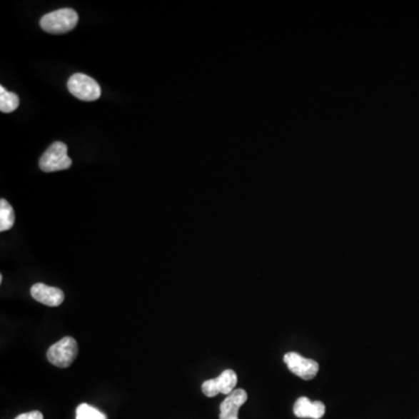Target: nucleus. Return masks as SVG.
I'll use <instances>...</instances> for the list:
<instances>
[{"instance_id":"nucleus-5","label":"nucleus","mask_w":419,"mask_h":419,"mask_svg":"<svg viewBox=\"0 0 419 419\" xmlns=\"http://www.w3.org/2000/svg\"><path fill=\"white\" fill-rule=\"evenodd\" d=\"M237 382V373L232 369H226L218 378L205 381L202 385V390L208 398H215L218 394L230 395L236 390L234 388Z\"/></svg>"},{"instance_id":"nucleus-3","label":"nucleus","mask_w":419,"mask_h":419,"mask_svg":"<svg viewBox=\"0 0 419 419\" xmlns=\"http://www.w3.org/2000/svg\"><path fill=\"white\" fill-rule=\"evenodd\" d=\"M79 354V345L73 337H64L56 344L51 345L47 352V359L59 368H68L73 365Z\"/></svg>"},{"instance_id":"nucleus-10","label":"nucleus","mask_w":419,"mask_h":419,"mask_svg":"<svg viewBox=\"0 0 419 419\" xmlns=\"http://www.w3.org/2000/svg\"><path fill=\"white\" fill-rule=\"evenodd\" d=\"M16 223V213L11 206L10 203L1 199L0 201V231L5 232L14 226Z\"/></svg>"},{"instance_id":"nucleus-12","label":"nucleus","mask_w":419,"mask_h":419,"mask_svg":"<svg viewBox=\"0 0 419 419\" xmlns=\"http://www.w3.org/2000/svg\"><path fill=\"white\" fill-rule=\"evenodd\" d=\"M76 419H108V417L96 408L83 403L76 410Z\"/></svg>"},{"instance_id":"nucleus-13","label":"nucleus","mask_w":419,"mask_h":419,"mask_svg":"<svg viewBox=\"0 0 419 419\" xmlns=\"http://www.w3.org/2000/svg\"><path fill=\"white\" fill-rule=\"evenodd\" d=\"M14 419H44V415L38 410H35V411H31V413H21Z\"/></svg>"},{"instance_id":"nucleus-8","label":"nucleus","mask_w":419,"mask_h":419,"mask_svg":"<svg viewBox=\"0 0 419 419\" xmlns=\"http://www.w3.org/2000/svg\"><path fill=\"white\" fill-rule=\"evenodd\" d=\"M247 398L248 395L243 389H236L232 394L227 395V398L221 404L219 419H239V409L246 403Z\"/></svg>"},{"instance_id":"nucleus-9","label":"nucleus","mask_w":419,"mask_h":419,"mask_svg":"<svg viewBox=\"0 0 419 419\" xmlns=\"http://www.w3.org/2000/svg\"><path fill=\"white\" fill-rule=\"evenodd\" d=\"M293 413L298 418L320 419L325 415V404L320 400L311 402L308 398H300L293 405Z\"/></svg>"},{"instance_id":"nucleus-11","label":"nucleus","mask_w":419,"mask_h":419,"mask_svg":"<svg viewBox=\"0 0 419 419\" xmlns=\"http://www.w3.org/2000/svg\"><path fill=\"white\" fill-rule=\"evenodd\" d=\"M20 99L14 92H9L4 86H0V111L3 113H11L19 108Z\"/></svg>"},{"instance_id":"nucleus-4","label":"nucleus","mask_w":419,"mask_h":419,"mask_svg":"<svg viewBox=\"0 0 419 419\" xmlns=\"http://www.w3.org/2000/svg\"><path fill=\"white\" fill-rule=\"evenodd\" d=\"M68 90L79 101H95L101 98V86L95 79L84 74H74L68 81Z\"/></svg>"},{"instance_id":"nucleus-2","label":"nucleus","mask_w":419,"mask_h":419,"mask_svg":"<svg viewBox=\"0 0 419 419\" xmlns=\"http://www.w3.org/2000/svg\"><path fill=\"white\" fill-rule=\"evenodd\" d=\"M73 164L71 158L68 156V147L64 142L57 141L51 143L49 148L44 151L39 161V166L44 173L66 171Z\"/></svg>"},{"instance_id":"nucleus-6","label":"nucleus","mask_w":419,"mask_h":419,"mask_svg":"<svg viewBox=\"0 0 419 419\" xmlns=\"http://www.w3.org/2000/svg\"><path fill=\"white\" fill-rule=\"evenodd\" d=\"M284 363L291 373L303 380H312L318 374L319 365L317 361L306 359L295 352H289L284 355Z\"/></svg>"},{"instance_id":"nucleus-7","label":"nucleus","mask_w":419,"mask_h":419,"mask_svg":"<svg viewBox=\"0 0 419 419\" xmlns=\"http://www.w3.org/2000/svg\"><path fill=\"white\" fill-rule=\"evenodd\" d=\"M31 295L35 301L47 306H59L64 302V291L47 284H34L31 288Z\"/></svg>"},{"instance_id":"nucleus-1","label":"nucleus","mask_w":419,"mask_h":419,"mask_svg":"<svg viewBox=\"0 0 419 419\" xmlns=\"http://www.w3.org/2000/svg\"><path fill=\"white\" fill-rule=\"evenodd\" d=\"M79 22V14L73 9H61L47 13L40 20V26L44 32L51 34H64L75 29Z\"/></svg>"}]
</instances>
